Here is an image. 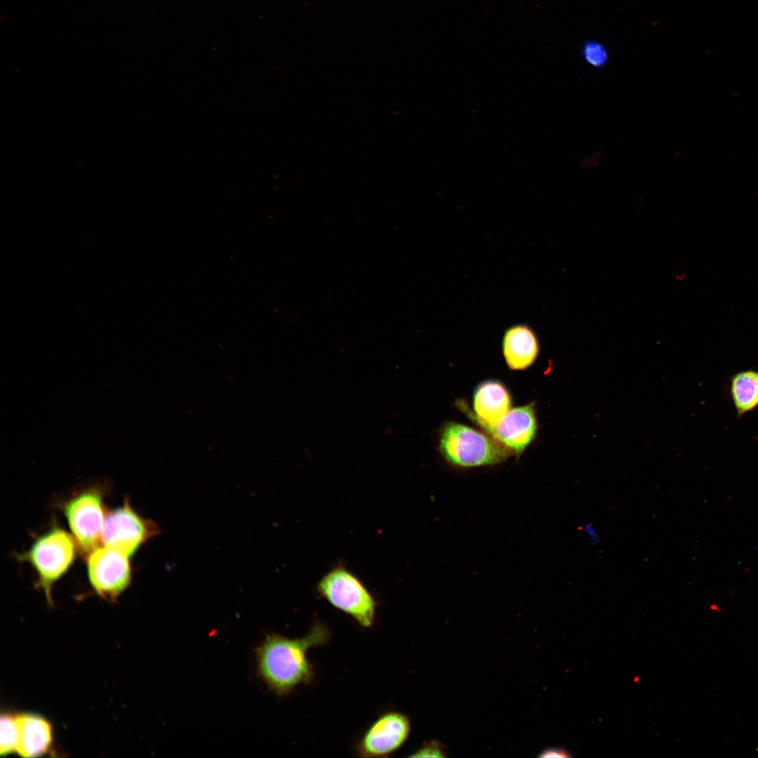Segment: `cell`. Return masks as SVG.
I'll use <instances>...</instances> for the list:
<instances>
[{
	"instance_id": "1",
	"label": "cell",
	"mask_w": 758,
	"mask_h": 758,
	"mask_svg": "<svg viewBox=\"0 0 758 758\" xmlns=\"http://www.w3.org/2000/svg\"><path fill=\"white\" fill-rule=\"evenodd\" d=\"M331 632L316 622L303 637L290 639L277 634H267L256 651L258 673L277 695L288 694L302 684L311 683L314 669L307 658V651L325 644Z\"/></svg>"
},
{
	"instance_id": "2",
	"label": "cell",
	"mask_w": 758,
	"mask_h": 758,
	"mask_svg": "<svg viewBox=\"0 0 758 758\" xmlns=\"http://www.w3.org/2000/svg\"><path fill=\"white\" fill-rule=\"evenodd\" d=\"M439 450L453 465L473 467L499 463L510 451L494 439L463 424L448 422L439 435Z\"/></svg>"
},
{
	"instance_id": "3",
	"label": "cell",
	"mask_w": 758,
	"mask_h": 758,
	"mask_svg": "<svg viewBox=\"0 0 758 758\" xmlns=\"http://www.w3.org/2000/svg\"><path fill=\"white\" fill-rule=\"evenodd\" d=\"M319 595L331 605L354 618L364 627L375 621L377 604L364 583L343 566H336L319 581Z\"/></svg>"
},
{
	"instance_id": "4",
	"label": "cell",
	"mask_w": 758,
	"mask_h": 758,
	"mask_svg": "<svg viewBox=\"0 0 758 758\" xmlns=\"http://www.w3.org/2000/svg\"><path fill=\"white\" fill-rule=\"evenodd\" d=\"M100 484L84 488L67 500L63 511L74 535L77 549L88 556L102 545V531L106 512Z\"/></svg>"
},
{
	"instance_id": "5",
	"label": "cell",
	"mask_w": 758,
	"mask_h": 758,
	"mask_svg": "<svg viewBox=\"0 0 758 758\" xmlns=\"http://www.w3.org/2000/svg\"><path fill=\"white\" fill-rule=\"evenodd\" d=\"M76 547V541L72 536L61 528H54L39 537L23 556L37 573L38 585L50 604L52 585L72 564Z\"/></svg>"
},
{
	"instance_id": "6",
	"label": "cell",
	"mask_w": 758,
	"mask_h": 758,
	"mask_svg": "<svg viewBox=\"0 0 758 758\" xmlns=\"http://www.w3.org/2000/svg\"><path fill=\"white\" fill-rule=\"evenodd\" d=\"M159 533L154 521L138 514L126 500L123 506L106 512L102 545L131 556L141 545Z\"/></svg>"
},
{
	"instance_id": "7",
	"label": "cell",
	"mask_w": 758,
	"mask_h": 758,
	"mask_svg": "<svg viewBox=\"0 0 758 758\" xmlns=\"http://www.w3.org/2000/svg\"><path fill=\"white\" fill-rule=\"evenodd\" d=\"M128 557L105 545L87 556L89 580L98 594L114 601L128 587L131 577Z\"/></svg>"
},
{
	"instance_id": "8",
	"label": "cell",
	"mask_w": 758,
	"mask_h": 758,
	"mask_svg": "<svg viewBox=\"0 0 758 758\" xmlns=\"http://www.w3.org/2000/svg\"><path fill=\"white\" fill-rule=\"evenodd\" d=\"M411 731V722L405 714L389 711L382 714L366 730L358 741L356 750L360 757H387L406 742Z\"/></svg>"
},
{
	"instance_id": "9",
	"label": "cell",
	"mask_w": 758,
	"mask_h": 758,
	"mask_svg": "<svg viewBox=\"0 0 758 758\" xmlns=\"http://www.w3.org/2000/svg\"><path fill=\"white\" fill-rule=\"evenodd\" d=\"M537 425L533 404L516 407L485 430L510 451L520 455L533 441Z\"/></svg>"
},
{
	"instance_id": "10",
	"label": "cell",
	"mask_w": 758,
	"mask_h": 758,
	"mask_svg": "<svg viewBox=\"0 0 758 758\" xmlns=\"http://www.w3.org/2000/svg\"><path fill=\"white\" fill-rule=\"evenodd\" d=\"M502 348L507 366L513 370H521L536 359L539 343L533 330L528 324L519 323L505 331Z\"/></svg>"
},
{
	"instance_id": "11",
	"label": "cell",
	"mask_w": 758,
	"mask_h": 758,
	"mask_svg": "<svg viewBox=\"0 0 758 758\" xmlns=\"http://www.w3.org/2000/svg\"><path fill=\"white\" fill-rule=\"evenodd\" d=\"M510 394L500 383L484 382L474 394V419L486 429L498 423L510 411Z\"/></svg>"
},
{
	"instance_id": "12",
	"label": "cell",
	"mask_w": 758,
	"mask_h": 758,
	"mask_svg": "<svg viewBox=\"0 0 758 758\" xmlns=\"http://www.w3.org/2000/svg\"><path fill=\"white\" fill-rule=\"evenodd\" d=\"M19 740L16 752L24 757H35L47 752L52 742L50 723L31 713L17 715Z\"/></svg>"
},
{
	"instance_id": "13",
	"label": "cell",
	"mask_w": 758,
	"mask_h": 758,
	"mask_svg": "<svg viewBox=\"0 0 758 758\" xmlns=\"http://www.w3.org/2000/svg\"><path fill=\"white\" fill-rule=\"evenodd\" d=\"M729 392L738 418L758 407V370L747 369L730 378Z\"/></svg>"
},
{
	"instance_id": "14",
	"label": "cell",
	"mask_w": 758,
	"mask_h": 758,
	"mask_svg": "<svg viewBox=\"0 0 758 758\" xmlns=\"http://www.w3.org/2000/svg\"><path fill=\"white\" fill-rule=\"evenodd\" d=\"M19 740L17 715L4 714L1 717L0 753L6 755L16 752Z\"/></svg>"
},
{
	"instance_id": "15",
	"label": "cell",
	"mask_w": 758,
	"mask_h": 758,
	"mask_svg": "<svg viewBox=\"0 0 758 758\" xmlns=\"http://www.w3.org/2000/svg\"><path fill=\"white\" fill-rule=\"evenodd\" d=\"M581 56L590 67L600 69L609 62V54L606 46L596 40H587L581 46Z\"/></svg>"
},
{
	"instance_id": "16",
	"label": "cell",
	"mask_w": 758,
	"mask_h": 758,
	"mask_svg": "<svg viewBox=\"0 0 758 758\" xmlns=\"http://www.w3.org/2000/svg\"><path fill=\"white\" fill-rule=\"evenodd\" d=\"M446 747L438 740H432L425 742L418 749L411 757H446Z\"/></svg>"
},
{
	"instance_id": "17",
	"label": "cell",
	"mask_w": 758,
	"mask_h": 758,
	"mask_svg": "<svg viewBox=\"0 0 758 758\" xmlns=\"http://www.w3.org/2000/svg\"><path fill=\"white\" fill-rule=\"evenodd\" d=\"M540 757H569L571 755L563 748H547L538 754Z\"/></svg>"
},
{
	"instance_id": "18",
	"label": "cell",
	"mask_w": 758,
	"mask_h": 758,
	"mask_svg": "<svg viewBox=\"0 0 758 758\" xmlns=\"http://www.w3.org/2000/svg\"><path fill=\"white\" fill-rule=\"evenodd\" d=\"M757 440H758V438H757Z\"/></svg>"
}]
</instances>
